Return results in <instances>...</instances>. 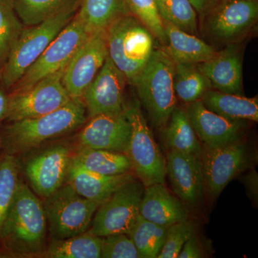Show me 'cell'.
<instances>
[{
	"label": "cell",
	"instance_id": "1",
	"mask_svg": "<svg viewBox=\"0 0 258 258\" xmlns=\"http://www.w3.org/2000/svg\"><path fill=\"white\" fill-rule=\"evenodd\" d=\"M47 227L43 203L20 180L0 233V257H43Z\"/></svg>",
	"mask_w": 258,
	"mask_h": 258
},
{
	"label": "cell",
	"instance_id": "2",
	"mask_svg": "<svg viewBox=\"0 0 258 258\" xmlns=\"http://www.w3.org/2000/svg\"><path fill=\"white\" fill-rule=\"evenodd\" d=\"M82 99H74L59 109L37 118L9 122L0 135L4 154L18 158L39 149L50 139L80 128L87 121Z\"/></svg>",
	"mask_w": 258,
	"mask_h": 258
},
{
	"label": "cell",
	"instance_id": "3",
	"mask_svg": "<svg viewBox=\"0 0 258 258\" xmlns=\"http://www.w3.org/2000/svg\"><path fill=\"white\" fill-rule=\"evenodd\" d=\"M106 36L110 59L134 86L156 50L155 37L132 14L113 21L106 29Z\"/></svg>",
	"mask_w": 258,
	"mask_h": 258
},
{
	"label": "cell",
	"instance_id": "4",
	"mask_svg": "<svg viewBox=\"0 0 258 258\" xmlns=\"http://www.w3.org/2000/svg\"><path fill=\"white\" fill-rule=\"evenodd\" d=\"M175 62L165 50H155L136 81L139 99L153 124L165 126L176 107Z\"/></svg>",
	"mask_w": 258,
	"mask_h": 258
},
{
	"label": "cell",
	"instance_id": "5",
	"mask_svg": "<svg viewBox=\"0 0 258 258\" xmlns=\"http://www.w3.org/2000/svg\"><path fill=\"white\" fill-rule=\"evenodd\" d=\"M79 10V9H78ZM78 10L64 12L38 25L24 28L3 69L0 82L10 91L74 18Z\"/></svg>",
	"mask_w": 258,
	"mask_h": 258
},
{
	"label": "cell",
	"instance_id": "6",
	"mask_svg": "<svg viewBox=\"0 0 258 258\" xmlns=\"http://www.w3.org/2000/svg\"><path fill=\"white\" fill-rule=\"evenodd\" d=\"M124 111L131 128L125 154L132 170L145 187L158 183L164 184L166 159L147 124L140 103L135 101L125 105Z\"/></svg>",
	"mask_w": 258,
	"mask_h": 258
},
{
	"label": "cell",
	"instance_id": "7",
	"mask_svg": "<svg viewBox=\"0 0 258 258\" xmlns=\"http://www.w3.org/2000/svg\"><path fill=\"white\" fill-rule=\"evenodd\" d=\"M101 204L85 198L69 183H64L44 199L52 240H63L87 232Z\"/></svg>",
	"mask_w": 258,
	"mask_h": 258
},
{
	"label": "cell",
	"instance_id": "8",
	"mask_svg": "<svg viewBox=\"0 0 258 258\" xmlns=\"http://www.w3.org/2000/svg\"><path fill=\"white\" fill-rule=\"evenodd\" d=\"M89 35L81 20L75 15L72 20L10 90V92L30 88L42 79L64 69Z\"/></svg>",
	"mask_w": 258,
	"mask_h": 258
},
{
	"label": "cell",
	"instance_id": "9",
	"mask_svg": "<svg viewBox=\"0 0 258 258\" xmlns=\"http://www.w3.org/2000/svg\"><path fill=\"white\" fill-rule=\"evenodd\" d=\"M64 69L42 79L30 88L10 92L5 120L13 122L37 118L69 103L73 98L62 83Z\"/></svg>",
	"mask_w": 258,
	"mask_h": 258
},
{
	"label": "cell",
	"instance_id": "10",
	"mask_svg": "<svg viewBox=\"0 0 258 258\" xmlns=\"http://www.w3.org/2000/svg\"><path fill=\"white\" fill-rule=\"evenodd\" d=\"M144 185L135 179L115 190L99 205L88 232L104 237L128 234L139 215Z\"/></svg>",
	"mask_w": 258,
	"mask_h": 258
},
{
	"label": "cell",
	"instance_id": "11",
	"mask_svg": "<svg viewBox=\"0 0 258 258\" xmlns=\"http://www.w3.org/2000/svg\"><path fill=\"white\" fill-rule=\"evenodd\" d=\"M74 151L71 143L58 142L29 156L24 171L38 196L46 198L66 183Z\"/></svg>",
	"mask_w": 258,
	"mask_h": 258
},
{
	"label": "cell",
	"instance_id": "12",
	"mask_svg": "<svg viewBox=\"0 0 258 258\" xmlns=\"http://www.w3.org/2000/svg\"><path fill=\"white\" fill-rule=\"evenodd\" d=\"M108 55L106 31L90 34L64 69L62 83L71 98L82 99Z\"/></svg>",
	"mask_w": 258,
	"mask_h": 258
},
{
	"label": "cell",
	"instance_id": "13",
	"mask_svg": "<svg viewBox=\"0 0 258 258\" xmlns=\"http://www.w3.org/2000/svg\"><path fill=\"white\" fill-rule=\"evenodd\" d=\"M200 159L205 188L210 196L216 198L227 185L248 166L249 153L247 146L239 141L215 149L203 147Z\"/></svg>",
	"mask_w": 258,
	"mask_h": 258
},
{
	"label": "cell",
	"instance_id": "14",
	"mask_svg": "<svg viewBox=\"0 0 258 258\" xmlns=\"http://www.w3.org/2000/svg\"><path fill=\"white\" fill-rule=\"evenodd\" d=\"M127 80L115 67L109 56L83 96L88 118L100 114L124 111V92Z\"/></svg>",
	"mask_w": 258,
	"mask_h": 258
},
{
	"label": "cell",
	"instance_id": "15",
	"mask_svg": "<svg viewBox=\"0 0 258 258\" xmlns=\"http://www.w3.org/2000/svg\"><path fill=\"white\" fill-rule=\"evenodd\" d=\"M209 32L222 41H232L253 27L257 0H215L208 11Z\"/></svg>",
	"mask_w": 258,
	"mask_h": 258
},
{
	"label": "cell",
	"instance_id": "16",
	"mask_svg": "<svg viewBox=\"0 0 258 258\" xmlns=\"http://www.w3.org/2000/svg\"><path fill=\"white\" fill-rule=\"evenodd\" d=\"M88 119L76 137L79 147L126 154L131 128L125 111L115 114L97 115Z\"/></svg>",
	"mask_w": 258,
	"mask_h": 258
},
{
	"label": "cell",
	"instance_id": "17",
	"mask_svg": "<svg viewBox=\"0 0 258 258\" xmlns=\"http://www.w3.org/2000/svg\"><path fill=\"white\" fill-rule=\"evenodd\" d=\"M185 111L204 147L215 149L241 140L244 120L227 119L208 109L201 100L189 103Z\"/></svg>",
	"mask_w": 258,
	"mask_h": 258
},
{
	"label": "cell",
	"instance_id": "18",
	"mask_svg": "<svg viewBox=\"0 0 258 258\" xmlns=\"http://www.w3.org/2000/svg\"><path fill=\"white\" fill-rule=\"evenodd\" d=\"M166 170L174 192L188 205H198L205 189L200 157L186 153L168 151Z\"/></svg>",
	"mask_w": 258,
	"mask_h": 258
},
{
	"label": "cell",
	"instance_id": "19",
	"mask_svg": "<svg viewBox=\"0 0 258 258\" xmlns=\"http://www.w3.org/2000/svg\"><path fill=\"white\" fill-rule=\"evenodd\" d=\"M198 69L220 92L243 95L242 56L237 45H230L211 58L198 64Z\"/></svg>",
	"mask_w": 258,
	"mask_h": 258
},
{
	"label": "cell",
	"instance_id": "20",
	"mask_svg": "<svg viewBox=\"0 0 258 258\" xmlns=\"http://www.w3.org/2000/svg\"><path fill=\"white\" fill-rule=\"evenodd\" d=\"M139 213L146 220L166 227L188 219L184 205L160 183L146 187Z\"/></svg>",
	"mask_w": 258,
	"mask_h": 258
},
{
	"label": "cell",
	"instance_id": "21",
	"mask_svg": "<svg viewBox=\"0 0 258 258\" xmlns=\"http://www.w3.org/2000/svg\"><path fill=\"white\" fill-rule=\"evenodd\" d=\"M134 179L130 172L115 176L102 175L86 170L71 160L66 182L85 198L102 203L115 190Z\"/></svg>",
	"mask_w": 258,
	"mask_h": 258
},
{
	"label": "cell",
	"instance_id": "22",
	"mask_svg": "<svg viewBox=\"0 0 258 258\" xmlns=\"http://www.w3.org/2000/svg\"><path fill=\"white\" fill-rule=\"evenodd\" d=\"M162 23L166 36L165 50L176 63L198 64L208 60L216 53L212 45L197 35Z\"/></svg>",
	"mask_w": 258,
	"mask_h": 258
},
{
	"label": "cell",
	"instance_id": "23",
	"mask_svg": "<svg viewBox=\"0 0 258 258\" xmlns=\"http://www.w3.org/2000/svg\"><path fill=\"white\" fill-rule=\"evenodd\" d=\"M208 109L227 119L258 121L257 97L210 91L201 99Z\"/></svg>",
	"mask_w": 258,
	"mask_h": 258
},
{
	"label": "cell",
	"instance_id": "24",
	"mask_svg": "<svg viewBox=\"0 0 258 258\" xmlns=\"http://www.w3.org/2000/svg\"><path fill=\"white\" fill-rule=\"evenodd\" d=\"M71 161L86 170L102 175H119L132 170L126 154L105 149L79 147Z\"/></svg>",
	"mask_w": 258,
	"mask_h": 258
},
{
	"label": "cell",
	"instance_id": "25",
	"mask_svg": "<svg viewBox=\"0 0 258 258\" xmlns=\"http://www.w3.org/2000/svg\"><path fill=\"white\" fill-rule=\"evenodd\" d=\"M131 14L126 0H81L76 16L90 34L106 31L116 19Z\"/></svg>",
	"mask_w": 258,
	"mask_h": 258
},
{
	"label": "cell",
	"instance_id": "26",
	"mask_svg": "<svg viewBox=\"0 0 258 258\" xmlns=\"http://www.w3.org/2000/svg\"><path fill=\"white\" fill-rule=\"evenodd\" d=\"M167 123L165 144L168 151H176L201 157L203 145L198 140L185 109L176 107Z\"/></svg>",
	"mask_w": 258,
	"mask_h": 258
},
{
	"label": "cell",
	"instance_id": "27",
	"mask_svg": "<svg viewBox=\"0 0 258 258\" xmlns=\"http://www.w3.org/2000/svg\"><path fill=\"white\" fill-rule=\"evenodd\" d=\"M81 0H13L15 12L25 27L38 25L69 10L79 9Z\"/></svg>",
	"mask_w": 258,
	"mask_h": 258
},
{
	"label": "cell",
	"instance_id": "28",
	"mask_svg": "<svg viewBox=\"0 0 258 258\" xmlns=\"http://www.w3.org/2000/svg\"><path fill=\"white\" fill-rule=\"evenodd\" d=\"M103 237L86 232L81 235L63 239L52 240L43 257H101Z\"/></svg>",
	"mask_w": 258,
	"mask_h": 258
},
{
	"label": "cell",
	"instance_id": "29",
	"mask_svg": "<svg viewBox=\"0 0 258 258\" xmlns=\"http://www.w3.org/2000/svg\"><path fill=\"white\" fill-rule=\"evenodd\" d=\"M212 88L211 83L198 64L175 62L174 91L181 101L187 104L200 101Z\"/></svg>",
	"mask_w": 258,
	"mask_h": 258
},
{
	"label": "cell",
	"instance_id": "30",
	"mask_svg": "<svg viewBox=\"0 0 258 258\" xmlns=\"http://www.w3.org/2000/svg\"><path fill=\"white\" fill-rule=\"evenodd\" d=\"M168 227L146 220L140 214L128 233L141 258H155L165 242Z\"/></svg>",
	"mask_w": 258,
	"mask_h": 258
},
{
	"label": "cell",
	"instance_id": "31",
	"mask_svg": "<svg viewBox=\"0 0 258 258\" xmlns=\"http://www.w3.org/2000/svg\"><path fill=\"white\" fill-rule=\"evenodd\" d=\"M164 23L191 35H198V12L189 0H155Z\"/></svg>",
	"mask_w": 258,
	"mask_h": 258
},
{
	"label": "cell",
	"instance_id": "32",
	"mask_svg": "<svg viewBox=\"0 0 258 258\" xmlns=\"http://www.w3.org/2000/svg\"><path fill=\"white\" fill-rule=\"evenodd\" d=\"M21 166L16 157H0V233L20 181Z\"/></svg>",
	"mask_w": 258,
	"mask_h": 258
},
{
	"label": "cell",
	"instance_id": "33",
	"mask_svg": "<svg viewBox=\"0 0 258 258\" xmlns=\"http://www.w3.org/2000/svg\"><path fill=\"white\" fill-rule=\"evenodd\" d=\"M24 28L13 0H0V70L11 53Z\"/></svg>",
	"mask_w": 258,
	"mask_h": 258
},
{
	"label": "cell",
	"instance_id": "34",
	"mask_svg": "<svg viewBox=\"0 0 258 258\" xmlns=\"http://www.w3.org/2000/svg\"><path fill=\"white\" fill-rule=\"evenodd\" d=\"M131 14L138 18L158 40L166 44L162 20L158 13L155 0H126Z\"/></svg>",
	"mask_w": 258,
	"mask_h": 258
},
{
	"label": "cell",
	"instance_id": "35",
	"mask_svg": "<svg viewBox=\"0 0 258 258\" xmlns=\"http://www.w3.org/2000/svg\"><path fill=\"white\" fill-rule=\"evenodd\" d=\"M196 232V225L191 220L176 222L168 227L166 240L159 258H176L185 242Z\"/></svg>",
	"mask_w": 258,
	"mask_h": 258
},
{
	"label": "cell",
	"instance_id": "36",
	"mask_svg": "<svg viewBox=\"0 0 258 258\" xmlns=\"http://www.w3.org/2000/svg\"><path fill=\"white\" fill-rule=\"evenodd\" d=\"M101 257L141 258V256L128 235L118 233L103 237Z\"/></svg>",
	"mask_w": 258,
	"mask_h": 258
},
{
	"label": "cell",
	"instance_id": "37",
	"mask_svg": "<svg viewBox=\"0 0 258 258\" xmlns=\"http://www.w3.org/2000/svg\"><path fill=\"white\" fill-rule=\"evenodd\" d=\"M205 257V251L196 233L185 242L178 258H201Z\"/></svg>",
	"mask_w": 258,
	"mask_h": 258
},
{
	"label": "cell",
	"instance_id": "38",
	"mask_svg": "<svg viewBox=\"0 0 258 258\" xmlns=\"http://www.w3.org/2000/svg\"><path fill=\"white\" fill-rule=\"evenodd\" d=\"M9 104V93L6 88L0 83V123L6 118Z\"/></svg>",
	"mask_w": 258,
	"mask_h": 258
},
{
	"label": "cell",
	"instance_id": "39",
	"mask_svg": "<svg viewBox=\"0 0 258 258\" xmlns=\"http://www.w3.org/2000/svg\"><path fill=\"white\" fill-rule=\"evenodd\" d=\"M200 14H205L215 0H189Z\"/></svg>",
	"mask_w": 258,
	"mask_h": 258
},
{
	"label": "cell",
	"instance_id": "40",
	"mask_svg": "<svg viewBox=\"0 0 258 258\" xmlns=\"http://www.w3.org/2000/svg\"><path fill=\"white\" fill-rule=\"evenodd\" d=\"M0 83H1V82H0Z\"/></svg>",
	"mask_w": 258,
	"mask_h": 258
}]
</instances>
